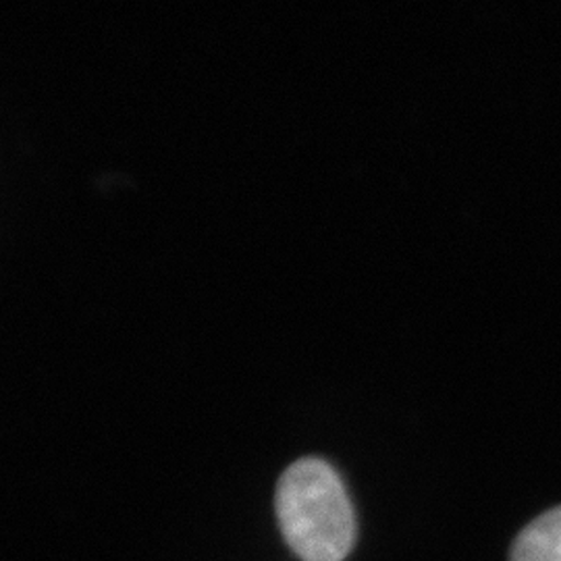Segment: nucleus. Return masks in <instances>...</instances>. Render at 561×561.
<instances>
[{
	"label": "nucleus",
	"instance_id": "1",
	"mask_svg": "<svg viewBox=\"0 0 561 561\" xmlns=\"http://www.w3.org/2000/svg\"><path fill=\"white\" fill-rule=\"evenodd\" d=\"M275 510L283 539L301 561H343L352 553L356 514L329 461H294L280 474Z\"/></svg>",
	"mask_w": 561,
	"mask_h": 561
},
{
	"label": "nucleus",
	"instance_id": "2",
	"mask_svg": "<svg viewBox=\"0 0 561 561\" xmlns=\"http://www.w3.org/2000/svg\"><path fill=\"white\" fill-rule=\"evenodd\" d=\"M510 561H561V505L522 530L512 545Z\"/></svg>",
	"mask_w": 561,
	"mask_h": 561
}]
</instances>
